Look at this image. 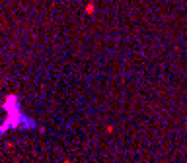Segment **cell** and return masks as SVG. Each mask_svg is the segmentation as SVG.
Returning a JSON list of instances; mask_svg holds the SVG:
<instances>
[{"instance_id": "1", "label": "cell", "mask_w": 187, "mask_h": 163, "mask_svg": "<svg viewBox=\"0 0 187 163\" xmlns=\"http://www.w3.org/2000/svg\"><path fill=\"white\" fill-rule=\"evenodd\" d=\"M2 109L6 111V121L0 124V134H6L8 130L20 128V126H24V128H33L35 126L33 118H27L20 111V101H18V95L16 93L6 95V99L2 103Z\"/></svg>"}, {"instance_id": "2", "label": "cell", "mask_w": 187, "mask_h": 163, "mask_svg": "<svg viewBox=\"0 0 187 163\" xmlns=\"http://www.w3.org/2000/svg\"><path fill=\"white\" fill-rule=\"evenodd\" d=\"M64 163H70V161H64Z\"/></svg>"}]
</instances>
